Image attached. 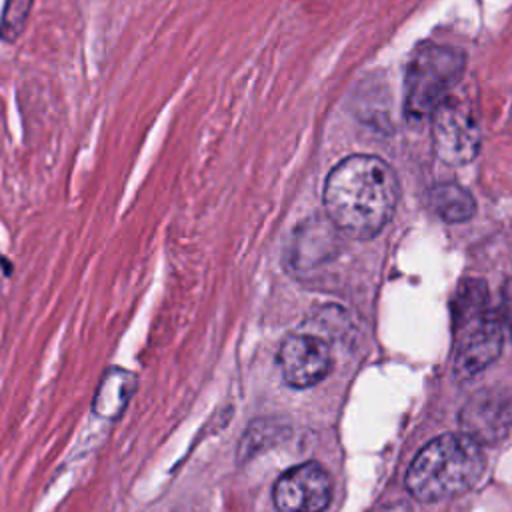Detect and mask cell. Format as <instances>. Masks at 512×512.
I'll list each match as a JSON object with an SVG mask.
<instances>
[{"instance_id":"obj_1","label":"cell","mask_w":512,"mask_h":512,"mask_svg":"<svg viewBox=\"0 0 512 512\" xmlns=\"http://www.w3.org/2000/svg\"><path fill=\"white\" fill-rule=\"evenodd\" d=\"M398 200V176L376 154H350L324 180L322 202L328 220L356 240L378 236L392 220Z\"/></svg>"},{"instance_id":"obj_2","label":"cell","mask_w":512,"mask_h":512,"mask_svg":"<svg viewBox=\"0 0 512 512\" xmlns=\"http://www.w3.org/2000/svg\"><path fill=\"white\" fill-rule=\"evenodd\" d=\"M480 444L466 432L440 434L412 460L406 488L420 502H442L464 494L482 476Z\"/></svg>"},{"instance_id":"obj_3","label":"cell","mask_w":512,"mask_h":512,"mask_svg":"<svg viewBox=\"0 0 512 512\" xmlns=\"http://www.w3.org/2000/svg\"><path fill=\"white\" fill-rule=\"evenodd\" d=\"M466 72V54L450 44L422 42L412 52L402 84V110L410 122L428 120L454 94Z\"/></svg>"},{"instance_id":"obj_4","label":"cell","mask_w":512,"mask_h":512,"mask_svg":"<svg viewBox=\"0 0 512 512\" xmlns=\"http://www.w3.org/2000/svg\"><path fill=\"white\" fill-rule=\"evenodd\" d=\"M432 150L448 166L470 164L482 148L478 114L468 100L450 94L430 116Z\"/></svg>"},{"instance_id":"obj_5","label":"cell","mask_w":512,"mask_h":512,"mask_svg":"<svg viewBox=\"0 0 512 512\" xmlns=\"http://www.w3.org/2000/svg\"><path fill=\"white\" fill-rule=\"evenodd\" d=\"M454 374L468 380L488 368L502 352L504 330L498 316L488 308L486 312L454 326Z\"/></svg>"},{"instance_id":"obj_6","label":"cell","mask_w":512,"mask_h":512,"mask_svg":"<svg viewBox=\"0 0 512 512\" xmlns=\"http://www.w3.org/2000/svg\"><path fill=\"white\" fill-rule=\"evenodd\" d=\"M278 512H324L332 502V476L320 462L288 468L272 486Z\"/></svg>"},{"instance_id":"obj_7","label":"cell","mask_w":512,"mask_h":512,"mask_svg":"<svg viewBox=\"0 0 512 512\" xmlns=\"http://www.w3.org/2000/svg\"><path fill=\"white\" fill-rule=\"evenodd\" d=\"M278 366L290 388L304 390L322 382L332 370V352L324 338L310 332L286 336L278 350Z\"/></svg>"},{"instance_id":"obj_8","label":"cell","mask_w":512,"mask_h":512,"mask_svg":"<svg viewBox=\"0 0 512 512\" xmlns=\"http://www.w3.org/2000/svg\"><path fill=\"white\" fill-rule=\"evenodd\" d=\"M462 432L480 442H496L510 426V408L494 392L474 396L460 412Z\"/></svg>"},{"instance_id":"obj_9","label":"cell","mask_w":512,"mask_h":512,"mask_svg":"<svg viewBox=\"0 0 512 512\" xmlns=\"http://www.w3.org/2000/svg\"><path fill=\"white\" fill-rule=\"evenodd\" d=\"M338 228L326 218H312L304 222L294 234L292 262L294 266L308 268L336 254Z\"/></svg>"},{"instance_id":"obj_10","label":"cell","mask_w":512,"mask_h":512,"mask_svg":"<svg viewBox=\"0 0 512 512\" xmlns=\"http://www.w3.org/2000/svg\"><path fill=\"white\" fill-rule=\"evenodd\" d=\"M430 210L448 224L466 222L476 214V200L468 188L458 182H436L428 188Z\"/></svg>"},{"instance_id":"obj_11","label":"cell","mask_w":512,"mask_h":512,"mask_svg":"<svg viewBox=\"0 0 512 512\" xmlns=\"http://www.w3.org/2000/svg\"><path fill=\"white\" fill-rule=\"evenodd\" d=\"M134 388H136V378L132 372L120 366L108 368L102 374L94 394V402H92L94 412L108 420L118 418L124 412L128 400L132 398Z\"/></svg>"},{"instance_id":"obj_12","label":"cell","mask_w":512,"mask_h":512,"mask_svg":"<svg viewBox=\"0 0 512 512\" xmlns=\"http://www.w3.org/2000/svg\"><path fill=\"white\" fill-rule=\"evenodd\" d=\"M34 0H4L0 12V40L14 44L26 30Z\"/></svg>"},{"instance_id":"obj_13","label":"cell","mask_w":512,"mask_h":512,"mask_svg":"<svg viewBox=\"0 0 512 512\" xmlns=\"http://www.w3.org/2000/svg\"><path fill=\"white\" fill-rule=\"evenodd\" d=\"M382 512H410V510L404 506V502H400V504H396V506H388V508L382 510Z\"/></svg>"}]
</instances>
